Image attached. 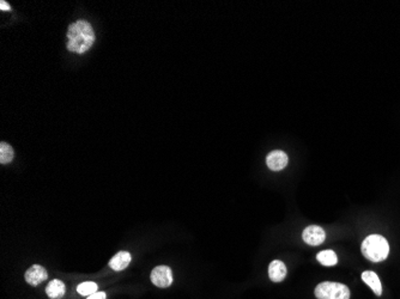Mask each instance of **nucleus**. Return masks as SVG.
<instances>
[{"mask_svg": "<svg viewBox=\"0 0 400 299\" xmlns=\"http://www.w3.org/2000/svg\"><path fill=\"white\" fill-rule=\"evenodd\" d=\"M14 148L8 142H0V163L8 164L14 159Z\"/></svg>", "mask_w": 400, "mask_h": 299, "instance_id": "13", "label": "nucleus"}, {"mask_svg": "<svg viewBox=\"0 0 400 299\" xmlns=\"http://www.w3.org/2000/svg\"><path fill=\"white\" fill-rule=\"evenodd\" d=\"M362 254L372 262H381L389 254V245L385 237L370 235L363 240Z\"/></svg>", "mask_w": 400, "mask_h": 299, "instance_id": "2", "label": "nucleus"}, {"mask_svg": "<svg viewBox=\"0 0 400 299\" xmlns=\"http://www.w3.org/2000/svg\"><path fill=\"white\" fill-rule=\"evenodd\" d=\"M87 299H106V293L105 292H96V293L89 295Z\"/></svg>", "mask_w": 400, "mask_h": 299, "instance_id": "15", "label": "nucleus"}, {"mask_svg": "<svg viewBox=\"0 0 400 299\" xmlns=\"http://www.w3.org/2000/svg\"><path fill=\"white\" fill-rule=\"evenodd\" d=\"M317 259H318V261L321 263V265L327 266V267L337 265V262H338V258H337L336 253L332 252V250H324V252H320L318 254Z\"/></svg>", "mask_w": 400, "mask_h": 299, "instance_id": "12", "label": "nucleus"}, {"mask_svg": "<svg viewBox=\"0 0 400 299\" xmlns=\"http://www.w3.org/2000/svg\"><path fill=\"white\" fill-rule=\"evenodd\" d=\"M25 281L29 285L36 286L40 285L41 282L46 281V279L48 278V273L46 269L40 265H34L25 272Z\"/></svg>", "mask_w": 400, "mask_h": 299, "instance_id": "7", "label": "nucleus"}, {"mask_svg": "<svg viewBox=\"0 0 400 299\" xmlns=\"http://www.w3.org/2000/svg\"><path fill=\"white\" fill-rule=\"evenodd\" d=\"M77 291H78V293L82 294V295H91V294L96 293L97 285L95 284V282H93V281L82 282V284L78 285Z\"/></svg>", "mask_w": 400, "mask_h": 299, "instance_id": "14", "label": "nucleus"}, {"mask_svg": "<svg viewBox=\"0 0 400 299\" xmlns=\"http://www.w3.org/2000/svg\"><path fill=\"white\" fill-rule=\"evenodd\" d=\"M151 281L157 287L165 288L169 287L173 282V273L167 266H158L151 272Z\"/></svg>", "mask_w": 400, "mask_h": 299, "instance_id": "4", "label": "nucleus"}, {"mask_svg": "<svg viewBox=\"0 0 400 299\" xmlns=\"http://www.w3.org/2000/svg\"><path fill=\"white\" fill-rule=\"evenodd\" d=\"M302 238L309 245H320L326 239V233H325L323 227L310 225L307 229H304L303 233H302Z\"/></svg>", "mask_w": 400, "mask_h": 299, "instance_id": "5", "label": "nucleus"}, {"mask_svg": "<svg viewBox=\"0 0 400 299\" xmlns=\"http://www.w3.org/2000/svg\"><path fill=\"white\" fill-rule=\"evenodd\" d=\"M132 256L128 252H119L118 254L114 255L109 261V267L115 272L123 271L125 268H127V266L131 262Z\"/></svg>", "mask_w": 400, "mask_h": 299, "instance_id": "9", "label": "nucleus"}, {"mask_svg": "<svg viewBox=\"0 0 400 299\" xmlns=\"http://www.w3.org/2000/svg\"><path fill=\"white\" fill-rule=\"evenodd\" d=\"M288 161L289 158L287 154L281 151V150H275V151L270 152L268 157H266V164L273 171L283 170L288 165Z\"/></svg>", "mask_w": 400, "mask_h": 299, "instance_id": "6", "label": "nucleus"}, {"mask_svg": "<svg viewBox=\"0 0 400 299\" xmlns=\"http://www.w3.org/2000/svg\"><path fill=\"white\" fill-rule=\"evenodd\" d=\"M318 299H350V290L340 282L325 281L315 288Z\"/></svg>", "mask_w": 400, "mask_h": 299, "instance_id": "3", "label": "nucleus"}, {"mask_svg": "<svg viewBox=\"0 0 400 299\" xmlns=\"http://www.w3.org/2000/svg\"><path fill=\"white\" fill-rule=\"evenodd\" d=\"M95 42V32L87 21L79 19L72 23L67 30V49L72 53L83 54Z\"/></svg>", "mask_w": 400, "mask_h": 299, "instance_id": "1", "label": "nucleus"}, {"mask_svg": "<svg viewBox=\"0 0 400 299\" xmlns=\"http://www.w3.org/2000/svg\"><path fill=\"white\" fill-rule=\"evenodd\" d=\"M269 277L273 282H281L287 277V267L282 261L275 260L270 263Z\"/></svg>", "mask_w": 400, "mask_h": 299, "instance_id": "8", "label": "nucleus"}, {"mask_svg": "<svg viewBox=\"0 0 400 299\" xmlns=\"http://www.w3.org/2000/svg\"><path fill=\"white\" fill-rule=\"evenodd\" d=\"M362 280L366 282L367 285L372 288V291H374V293L376 295H381L382 294V285L381 281L378 277L375 272L372 271H366L362 273Z\"/></svg>", "mask_w": 400, "mask_h": 299, "instance_id": "10", "label": "nucleus"}, {"mask_svg": "<svg viewBox=\"0 0 400 299\" xmlns=\"http://www.w3.org/2000/svg\"><path fill=\"white\" fill-rule=\"evenodd\" d=\"M65 291H66L65 284L61 280H58V279H54V280L50 281V284H48L47 287H46V293H47V295L51 299L63 298Z\"/></svg>", "mask_w": 400, "mask_h": 299, "instance_id": "11", "label": "nucleus"}, {"mask_svg": "<svg viewBox=\"0 0 400 299\" xmlns=\"http://www.w3.org/2000/svg\"><path fill=\"white\" fill-rule=\"evenodd\" d=\"M10 9L11 8H10L9 3L4 2V0H2V2H0V10H3V11H9Z\"/></svg>", "mask_w": 400, "mask_h": 299, "instance_id": "16", "label": "nucleus"}]
</instances>
